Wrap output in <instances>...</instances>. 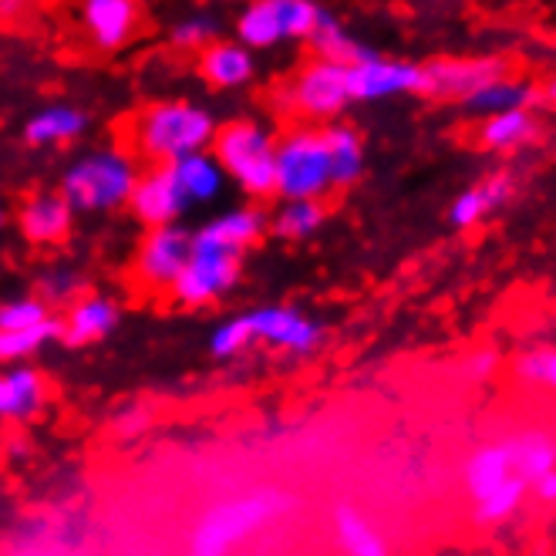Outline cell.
<instances>
[{"label":"cell","instance_id":"cell-3","mask_svg":"<svg viewBox=\"0 0 556 556\" xmlns=\"http://www.w3.org/2000/svg\"><path fill=\"white\" fill-rule=\"evenodd\" d=\"M139 166L125 149H91L61 176V195L75 213H112L132 200Z\"/></svg>","mask_w":556,"mask_h":556},{"label":"cell","instance_id":"cell-17","mask_svg":"<svg viewBox=\"0 0 556 556\" xmlns=\"http://www.w3.org/2000/svg\"><path fill=\"white\" fill-rule=\"evenodd\" d=\"M72 223H75V210L64 203L61 192H38L21 206L17 226L24 240L38 243V247H51L61 243L64 237L72 233Z\"/></svg>","mask_w":556,"mask_h":556},{"label":"cell","instance_id":"cell-28","mask_svg":"<svg viewBox=\"0 0 556 556\" xmlns=\"http://www.w3.org/2000/svg\"><path fill=\"white\" fill-rule=\"evenodd\" d=\"M536 132V122L527 109H516V112H503V115H493V118H485L482 125V132H479V142L485 149H516L522 146L527 139H533Z\"/></svg>","mask_w":556,"mask_h":556},{"label":"cell","instance_id":"cell-26","mask_svg":"<svg viewBox=\"0 0 556 556\" xmlns=\"http://www.w3.org/2000/svg\"><path fill=\"white\" fill-rule=\"evenodd\" d=\"M237 38L247 51L277 48L280 41H287L280 27V14H277V0H256V4L243 8L237 21Z\"/></svg>","mask_w":556,"mask_h":556},{"label":"cell","instance_id":"cell-19","mask_svg":"<svg viewBox=\"0 0 556 556\" xmlns=\"http://www.w3.org/2000/svg\"><path fill=\"white\" fill-rule=\"evenodd\" d=\"M513 189H516V182H513L509 173H496V176H489L479 186H469L466 192L455 195V203L448 210L452 226H455V230H469V226L482 223L493 210H500V206L509 203Z\"/></svg>","mask_w":556,"mask_h":556},{"label":"cell","instance_id":"cell-38","mask_svg":"<svg viewBox=\"0 0 556 556\" xmlns=\"http://www.w3.org/2000/svg\"><path fill=\"white\" fill-rule=\"evenodd\" d=\"M533 500L540 503V506H556V469L553 472H546V476H540L536 482H533Z\"/></svg>","mask_w":556,"mask_h":556},{"label":"cell","instance_id":"cell-34","mask_svg":"<svg viewBox=\"0 0 556 556\" xmlns=\"http://www.w3.org/2000/svg\"><path fill=\"white\" fill-rule=\"evenodd\" d=\"M324 8L311 4V0H277V14H280V27L283 38H311L317 17Z\"/></svg>","mask_w":556,"mask_h":556},{"label":"cell","instance_id":"cell-7","mask_svg":"<svg viewBox=\"0 0 556 556\" xmlns=\"http://www.w3.org/2000/svg\"><path fill=\"white\" fill-rule=\"evenodd\" d=\"M240 274H243V256L189 250L186 267L173 283V298L186 307H206L219 301L223 293H230Z\"/></svg>","mask_w":556,"mask_h":556},{"label":"cell","instance_id":"cell-11","mask_svg":"<svg viewBox=\"0 0 556 556\" xmlns=\"http://www.w3.org/2000/svg\"><path fill=\"white\" fill-rule=\"evenodd\" d=\"M192 250V233L179 230V226H162V230H149V237L139 247L136 256V277L139 283L152 290H173L176 277L182 274L186 260Z\"/></svg>","mask_w":556,"mask_h":556},{"label":"cell","instance_id":"cell-32","mask_svg":"<svg viewBox=\"0 0 556 556\" xmlns=\"http://www.w3.org/2000/svg\"><path fill=\"white\" fill-rule=\"evenodd\" d=\"M51 320V307L41 298H14L0 304V331H27Z\"/></svg>","mask_w":556,"mask_h":556},{"label":"cell","instance_id":"cell-39","mask_svg":"<svg viewBox=\"0 0 556 556\" xmlns=\"http://www.w3.org/2000/svg\"><path fill=\"white\" fill-rule=\"evenodd\" d=\"M549 98H553V102H556V81L549 85Z\"/></svg>","mask_w":556,"mask_h":556},{"label":"cell","instance_id":"cell-21","mask_svg":"<svg viewBox=\"0 0 556 556\" xmlns=\"http://www.w3.org/2000/svg\"><path fill=\"white\" fill-rule=\"evenodd\" d=\"M253 51H247L240 41H213L200 54V75L213 88H240L253 78Z\"/></svg>","mask_w":556,"mask_h":556},{"label":"cell","instance_id":"cell-25","mask_svg":"<svg viewBox=\"0 0 556 556\" xmlns=\"http://www.w3.org/2000/svg\"><path fill=\"white\" fill-rule=\"evenodd\" d=\"M327 155H331V182L334 189L354 186L365 173V146L362 136L348 125H327L324 128Z\"/></svg>","mask_w":556,"mask_h":556},{"label":"cell","instance_id":"cell-4","mask_svg":"<svg viewBox=\"0 0 556 556\" xmlns=\"http://www.w3.org/2000/svg\"><path fill=\"white\" fill-rule=\"evenodd\" d=\"M216 118L192 102H159L146 109L136 122V146L155 166H173V162L206 152L216 139Z\"/></svg>","mask_w":556,"mask_h":556},{"label":"cell","instance_id":"cell-13","mask_svg":"<svg viewBox=\"0 0 556 556\" xmlns=\"http://www.w3.org/2000/svg\"><path fill=\"white\" fill-rule=\"evenodd\" d=\"M128 203H132L136 216L149 226V230L176 226V219L189 210L186 195H182L169 166H152L149 173H142Z\"/></svg>","mask_w":556,"mask_h":556},{"label":"cell","instance_id":"cell-30","mask_svg":"<svg viewBox=\"0 0 556 556\" xmlns=\"http://www.w3.org/2000/svg\"><path fill=\"white\" fill-rule=\"evenodd\" d=\"M58 320L51 317L41 327H27V331H0V365H21L30 354H38L48 341L58 338Z\"/></svg>","mask_w":556,"mask_h":556},{"label":"cell","instance_id":"cell-40","mask_svg":"<svg viewBox=\"0 0 556 556\" xmlns=\"http://www.w3.org/2000/svg\"><path fill=\"white\" fill-rule=\"evenodd\" d=\"M0 226H4V203H0Z\"/></svg>","mask_w":556,"mask_h":556},{"label":"cell","instance_id":"cell-27","mask_svg":"<svg viewBox=\"0 0 556 556\" xmlns=\"http://www.w3.org/2000/svg\"><path fill=\"white\" fill-rule=\"evenodd\" d=\"M533 102V88L522 85V81H513V78H496L482 85L479 91H472L466 98V109L469 112H479V115H503V112H516V109H527Z\"/></svg>","mask_w":556,"mask_h":556},{"label":"cell","instance_id":"cell-6","mask_svg":"<svg viewBox=\"0 0 556 556\" xmlns=\"http://www.w3.org/2000/svg\"><path fill=\"white\" fill-rule=\"evenodd\" d=\"M331 182V155H327L324 128H293L277 142L274 192L283 203H320Z\"/></svg>","mask_w":556,"mask_h":556},{"label":"cell","instance_id":"cell-31","mask_svg":"<svg viewBox=\"0 0 556 556\" xmlns=\"http://www.w3.org/2000/svg\"><path fill=\"white\" fill-rule=\"evenodd\" d=\"M513 375L522 384H536L556 395V348H533L527 354H519L513 365Z\"/></svg>","mask_w":556,"mask_h":556},{"label":"cell","instance_id":"cell-12","mask_svg":"<svg viewBox=\"0 0 556 556\" xmlns=\"http://www.w3.org/2000/svg\"><path fill=\"white\" fill-rule=\"evenodd\" d=\"M264 230H267V216L253 206H240L203 223L200 230L192 233V250L243 256L260 237H264Z\"/></svg>","mask_w":556,"mask_h":556},{"label":"cell","instance_id":"cell-8","mask_svg":"<svg viewBox=\"0 0 556 556\" xmlns=\"http://www.w3.org/2000/svg\"><path fill=\"white\" fill-rule=\"evenodd\" d=\"M250 327H253V341L267 344L274 351L283 354H311L320 348V324L314 317H307L301 307H290V304H267V307H256L247 314Z\"/></svg>","mask_w":556,"mask_h":556},{"label":"cell","instance_id":"cell-2","mask_svg":"<svg viewBox=\"0 0 556 556\" xmlns=\"http://www.w3.org/2000/svg\"><path fill=\"white\" fill-rule=\"evenodd\" d=\"M290 509H293V500L283 489H274V485H253L237 496L216 500L195 516L192 530L186 536V553L189 556H230L240 543H247L260 530L274 527Z\"/></svg>","mask_w":556,"mask_h":556},{"label":"cell","instance_id":"cell-24","mask_svg":"<svg viewBox=\"0 0 556 556\" xmlns=\"http://www.w3.org/2000/svg\"><path fill=\"white\" fill-rule=\"evenodd\" d=\"M85 112L75 105H48L38 115H30L24 125L27 146H64L85 132Z\"/></svg>","mask_w":556,"mask_h":556},{"label":"cell","instance_id":"cell-35","mask_svg":"<svg viewBox=\"0 0 556 556\" xmlns=\"http://www.w3.org/2000/svg\"><path fill=\"white\" fill-rule=\"evenodd\" d=\"M81 283H85V280H81L75 270H68V267H54L51 274L41 277V287H38L41 293H38V298H41L48 307H51V304H68V307H72V304L81 298V290H85Z\"/></svg>","mask_w":556,"mask_h":556},{"label":"cell","instance_id":"cell-22","mask_svg":"<svg viewBox=\"0 0 556 556\" xmlns=\"http://www.w3.org/2000/svg\"><path fill=\"white\" fill-rule=\"evenodd\" d=\"M48 402V384L35 368L0 371V418H30Z\"/></svg>","mask_w":556,"mask_h":556},{"label":"cell","instance_id":"cell-14","mask_svg":"<svg viewBox=\"0 0 556 556\" xmlns=\"http://www.w3.org/2000/svg\"><path fill=\"white\" fill-rule=\"evenodd\" d=\"M503 78V61L496 58H476V61H435L425 64V94L435 98H466L482 85Z\"/></svg>","mask_w":556,"mask_h":556},{"label":"cell","instance_id":"cell-18","mask_svg":"<svg viewBox=\"0 0 556 556\" xmlns=\"http://www.w3.org/2000/svg\"><path fill=\"white\" fill-rule=\"evenodd\" d=\"M81 21L88 27V35L94 41V48L102 51H115L128 41V35L136 30L139 21V8L128 4V0H88Z\"/></svg>","mask_w":556,"mask_h":556},{"label":"cell","instance_id":"cell-16","mask_svg":"<svg viewBox=\"0 0 556 556\" xmlns=\"http://www.w3.org/2000/svg\"><path fill=\"white\" fill-rule=\"evenodd\" d=\"M331 530L341 556H391V540L384 530L351 500H341L331 509Z\"/></svg>","mask_w":556,"mask_h":556},{"label":"cell","instance_id":"cell-10","mask_svg":"<svg viewBox=\"0 0 556 556\" xmlns=\"http://www.w3.org/2000/svg\"><path fill=\"white\" fill-rule=\"evenodd\" d=\"M351 102H381L388 94H425V64L375 54L348 68Z\"/></svg>","mask_w":556,"mask_h":556},{"label":"cell","instance_id":"cell-37","mask_svg":"<svg viewBox=\"0 0 556 556\" xmlns=\"http://www.w3.org/2000/svg\"><path fill=\"white\" fill-rule=\"evenodd\" d=\"M496 368H500V354L496 351H479V354H472L469 362H466V375L472 378V381H485V378H493L496 375Z\"/></svg>","mask_w":556,"mask_h":556},{"label":"cell","instance_id":"cell-1","mask_svg":"<svg viewBox=\"0 0 556 556\" xmlns=\"http://www.w3.org/2000/svg\"><path fill=\"white\" fill-rule=\"evenodd\" d=\"M556 469V435L522 429L482 442L463 466V489L472 506V522L500 527L513 519L540 476Z\"/></svg>","mask_w":556,"mask_h":556},{"label":"cell","instance_id":"cell-23","mask_svg":"<svg viewBox=\"0 0 556 556\" xmlns=\"http://www.w3.org/2000/svg\"><path fill=\"white\" fill-rule=\"evenodd\" d=\"M173 176L186 195V203L195 206V203H210L223 192V182H226V173L219 169V162L213 152H195V155H186L179 162H173Z\"/></svg>","mask_w":556,"mask_h":556},{"label":"cell","instance_id":"cell-15","mask_svg":"<svg viewBox=\"0 0 556 556\" xmlns=\"http://www.w3.org/2000/svg\"><path fill=\"white\" fill-rule=\"evenodd\" d=\"M118 324V304L112 298H98V293H88V298H78L68 314L58 320V338L68 348H88L94 341H105Z\"/></svg>","mask_w":556,"mask_h":556},{"label":"cell","instance_id":"cell-33","mask_svg":"<svg viewBox=\"0 0 556 556\" xmlns=\"http://www.w3.org/2000/svg\"><path fill=\"white\" fill-rule=\"evenodd\" d=\"M250 344H256V341H253V327H250L247 314H243V317L223 320V324L216 327V331H213V338H210V351H213L216 357H237V354H243Z\"/></svg>","mask_w":556,"mask_h":556},{"label":"cell","instance_id":"cell-9","mask_svg":"<svg viewBox=\"0 0 556 556\" xmlns=\"http://www.w3.org/2000/svg\"><path fill=\"white\" fill-rule=\"evenodd\" d=\"M290 102L307 118H334L351 105L348 68L331 61H311L307 68L293 78Z\"/></svg>","mask_w":556,"mask_h":556},{"label":"cell","instance_id":"cell-36","mask_svg":"<svg viewBox=\"0 0 556 556\" xmlns=\"http://www.w3.org/2000/svg\"><path fill=\"white\" fill-rule=\"evenodd\" d=\"M216 30H219V24L210 14H192V17L176 21L173 45L176 48H200V51H206L213 45V38H216Z\"/></svg>","mask_w":556,"mask_h":556},{"label":"cell","instance_id":"cell-5","mask_svg":"<svg viewBox=\"0 0 556 556\" xmlns=\"http://www.w3.org/2000/svg\"><path fill=\"white\" fill-rule=\"evenodd\" d=\"M213 155L226 179H233L250 195L274 192V169H277V139L260 122L237 118L216 128Z\"/></svg>","mask_w":556,"mask_h":556},{"label":"cell","instance_id":"cell-20","mask_svg":"<svg viewBox=\"0 0 556 556\" xmlns=\"http://www.w3.org/2000/svg\"><path fill=\"white\" fill-rule=\"evenodd\" d=\"M311 48L317 51V61H331V64H344V68H354V64L371 61L378 51H371L365 41H357L351 30L331 14V11H320L314 35L307 38Z\"/></svg>","mask_w":556,"mask_h":556},{"label":"cell","instance_id":"cell-29","mask_svg":"<svg viewBox=\"0 0 556 556\" xmlns=\"http://www.w3.org/2000/svg\"><path fill=\"white\" fill-rule=\"evenodd\" d=\"M324 216L320 203H283L270 219V230L280 240H307L320 230Z\"/></svg>","mask_w":556,"mask_h":556}]
</instances>
